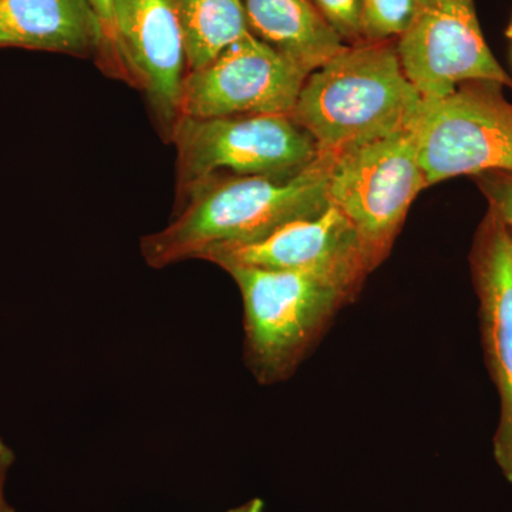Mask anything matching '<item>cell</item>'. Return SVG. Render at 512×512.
Segmentation results:
<instances>
[{
  "label": "cell",
  "mask_w": 512,
  "mask_h": 512,
  "mask_svg": "<svg viewBox=\"0 0 512 512\" xmlns=\"http://www.w3.org/2000/svg\"><path fill=\"white\" fill-rule=\"evenodd\" d=\"M335 154L320 153L292 178L212 175L178 201L173 221L141 238L150 268L201 259L211 249L261 241L293 221L329 207V174Z\"/></svg>",
  "instance_id": "1"
},
{
  "label": "cell",
  "mask_w": 512,
  "mask_h": 512,
  "mask_svg": "<svg viewBox=\"0 0 512 512\" xmlns=\"http://www.w3.org/2000/svg\"><path fill=\"white\" fill-rule=\"evenodd\" d=\"M423 101L404 73L396 42H360L306 77L289 116L319 153L338 154L412 130Z\"/></svg>",
  "instance_id": "2"
},
{
  "label": "cell",
  "mask_w": 512,
  "mask_h": 512,
  "mask_svg": "<svg viewBox=\"0 0 512 512\" xmlns=\"http://www.w3.org/2000/svg\"><path fill=\"white\" fill-rule=\"evenodd\" d=\"M244 303V360L261 386L284 383L343 306L355 301L323 276L234 265L224 269Z\"/></svg>",
  "instance_id": "3"
},
{
  "label": "cell",
  "mask_w": 512,
  "mask_h": 512,
  "mask_svg": "<svg viewBox=\"0 0 512 512\" xmlns=\"http://www.w3.org/2000/svg\"><path fill=\"white\" fill-rule=\"evenodd\" d=\"M170 141L177 148V201L212 175L285 180L320 156L315 140L286 114L181 117Z\"/></svg>",
  "instance_id": "4"
},
{
  "label": "cell",
  "mask_w": 512,
  "mask_h": 512,
  "mask_svg": "<svg viewBox=\"0 0 512 512\" xmlns=\"http://www.w3.org/2000/svg\"><path fill=\"white\" fill-rule=\"evenodd\" d=\"M426 188L414 128L335 154L329 201L355 227L370 272L386 261L410 207Z\"/></svg>",
  "instance_id": "5"
},
{
  "label": "cell",
  "mask_w": 512,
  "mask_h": 512,
  "mask_svg": "<svg viewBox=\"0 0 512 512\" xmlns=\"http://www.w3.org/2000/svg\"><path fill=\"white\" fill-rule=\"evenodd\" d=\"M503 87L468 82L423 101L414 131L427 187L458 175L512 173V103Z\"/></svg>",
  "instance_id": "6"
},
{
  "label": "cell",
  "mask_w": 512,
  "mask_h": 512,
  "mask_svg": "<svg viewBox=\"0 0 512 512\" xmlns=\"http://www.w3.org/2000/svg\"><path fill=\"white\" fill-rule=\"evenodd\" d=\"M396 49L423 100L443 99L468 82H495L512 90V77L485 42L474 0H423Z\"/></svg>",
  "instance_id": "7"
},
{
  "label": "cell",
  "mask_w": 512,
  "mask_h": 512,
  "mask_svg": "<svg viewBox=\"0 0 512 512\" xmlns=\"http://www.w3.org/2000/svg\"><path fill=\"white\" fill-rule=\"evenodd\" d=\"M306 77L308 74L248 33L207 66L185 74L180 116H289Z\"/></svg>",
  "instance_id": "8"
},
{
  "label": "cell",
  "mask_w": 512,
  "mask_h": 512,
  "mask_svg": "<svg viewBox=\"0 0 512 512\" xmlns=\"http://www.w3.org/2000/svg\"><path fill=\"white\" fill-rule=\"evenodd\" d=\"M121 79L144 93L168 140L180 120L187 52L177 0H113Z\"/></svg>",
  "instance_id": "9"
},
{
  "label": "cell",
  "mask_w": 512,
  "mask_h": 512,
  "mask_svg": "<svg viewBox=\"0 0 512 512\" xmlns=\"http://www.w3.org/2000/svg\"><path fill=\"white\" fill-rule=\"evenodd\" d=\"M201 259L222 269L241 265L309 272L336 282L355 298L372 274L359 234L333 204L315 217L293 221L261 241L214 248Z\"/></svg>",
  "instance_id": "10"
},
{
  "label": "cell",
  "mask_w": 512,
  "mask_h": 512,
  "mask_svg": "<svg viewBox=\"0 0 512 512\" xmlns=\"http://www.w3.org/2000/svg\"><path fill=\"white\" fill-rule=\"evenodd\" d=\"M470 268L485 363L500 399L493 439L497 456L512 441V234L490 208L474 237Z\"/></svg>",
  "instance_id": "11"
},
{
  "label": "cell",
  "mask_w": 512,
  "mask_h": 512,
  "mask_svg": "<svg viewBox=\"0 0 512 512\" xmlns=\"http://www.w3.org/2000/svg\"><path fill=\"white\" fill-rule=\"evenodd\" d=\"M94 57L119 77L101 20L89 0H0V49Z\"/></svg>",
  "instance_id": "12"
},
{
  "label": "cell",
  "mask_w": 512,
  "mask_h": 512,
  "mask_svg": "<svg viewBox=\"0 0 512 512\" xmlns=\"http://www.w3.org/2000/svg\"><path fill=\"white\" fill-rule=\"evenodd\" d=\"M248 32L311 74L346 43L313 0H242Z\"/></svg>",
  "instance_id": "13"
},
{
  "label": "cell",
  "mask_w": 512,
  "mask_h": 512,
  "mask_svg": "<svg viewBox=\"0 0 512 512\" xmlns=\"http://www.w3.org/2000/svg\"><path fill=\"white\" fill-rule=\"evenodd\" d=\"M187 52V73L207 66L248 35L242 0H177Z\"/></svg>",
  "instance_id": "14"
},
{
  "label": "cell",
  "mask_w": 512,
  "mask_h": 512,
  "mask_svg": "<svg viewBox=\"0 0 512 512\" xmlns=\"http://www.w3.org/2000/svg\"><path fill=\"white\" fill-rule=\"evenodd\" d=\"M423 0H362L363 42H396L412 26Z\"/></svg>",
  "instance_id": "15"
},
{
  "label": "cell",
  "mask_w": 512,
  "mask_h": 512,
  "mask_svg": "<svg viewBox=\"0 0 512 512\" xmlns=\"http://www.w3.org/2000/svg\"><path fill=\"white\" fill-rule=\"evenodd\" d=\"M326 22L346 45L363 42L360 32L362 0H313Z\"/></svg>",
  "instance_id": "16"
},
{
  "label": "cell",
  "mask_w": 512,
  "mask_h": 512,
  "mask_svg": "<svg viewBox=\"0 0 512 512\" xmlns=\"http://www.w3.org/2000/svg\"><path fill=\"white\" fill-rule=\"evenodd\" d=\"M474 178L488 202V208L501 218L512 234V173L491 171Z\"/></svg>",
  "instance_id": "17"
},
{
  "label": "cell",
  "mask_w": 512,
  "mask_h": 512,
  "mask_svg": "<svg viewBox=\"0 0 512 512\" xmlns=\"http://www.w3.org/2000/svg\"><path fill=\"white\" fill-rule=\"evenodd\" d=\"M15 463V453L8 444L0 439V512H15L6 495L9 471Z\"/></svg>",
  "instance_id": "18"
},
{
  "label": "cell",
  "mask_w": 512,
  "mask_h": 512,
  "mask_svg": "<svg viewBox=\"0 0 512 512\" xmlns=\"http://www.w3.org/2000/svg\"><path fill=\"white\" fill-rule=\"evenodd\" d=\"M90 5L96 10L97 16L101 20L104 33H106L107 42L111 52H113L114 60H116L117 70H119V77L121 79L119 60H117L116 50H114V33H113V0H89Z\"/></svg>",
  "instance_id": "19"
},
{
  "label": "cell",
  "mask_w": 512,
  "mask_h": 512,
  "mask_svg": "<svg viewBox=\"0 0 512 512\" xmlns=\"http://www.w3.org/2000/svg\"><path fill=\"white\" fill-rule=\"evenodd\" d=\"M494 460L501 473H503L505 480L512 485V441L503 453L494 456Z\"/></svg>",
  "instance_id": "20"
},
{
  "label": "cell",
  "mask_w": 512,
  "mask_h": 512,
  "mask_svg": "<svg viewBox=\"0 0 512 512\" xmlns=\"http://www.w3.org/2000/svg\"><path fill=\"white\" fill-rule=\"evenodd\" d=\"M264 510L265 501L262 498H252V500L245 501L244 504L237 505L225 512H264Z\"/></svg>",
  "instance_id": "21"
},
{
  "label": "cell",
  "mask_w": 512,
  "mask_h": 512,
  "mask_svg": "<svg viewBox=\"0 0 512 512\" xmlns=\"http://www.w3.org/2000/svg\"><path fill=\"white\" fill-rule=\"evenodd\" d=\"M505 35H507L508 39L512 40V19L510 25H508L507 30H505Z\"/></svg>",
  "instance_id": "22"
}]
</instances>
